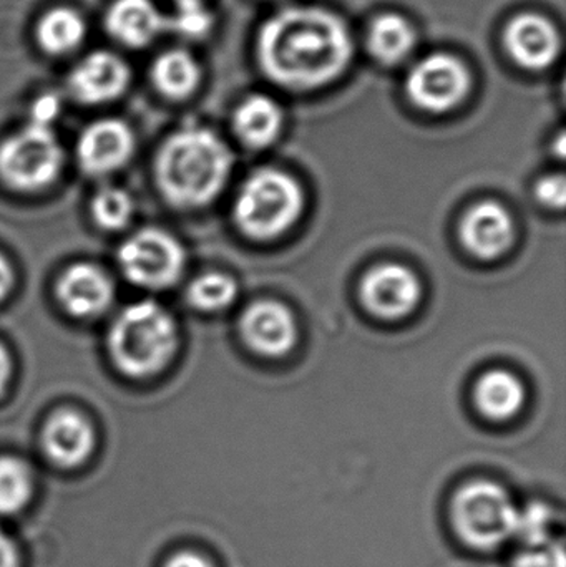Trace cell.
<instances>
[{"mask_svg":"<svg viewBox=\"0 0 566 567\" xmlns=\"http://www.w3.org/2000/svg\"><path fill=\"white\" fill-rule=\"evenodd\" d=\"M537 196L550 208H564L566 185L564 175L547 176L537 186Z\"/></svg>","mask_w":566,"mask_h":567,"instance_id":"obj_29","label":"cell"},{"mask_svg":"<svg viewBox=\"0 0 566 567\" xmlns=\"http://www.w3.org/2000/svg\"><path fill=\"white\" fill-rule=\"evenodd\" d=\"M202 76V66L188 50L163 52L152 66L153 85L166 99H188L198 89Z\"/></svg>","mask_w":566,"mask_h":567,"instance_id":"obj_20","label":"cell"},{"mask_svg":"<svg viewBox=\"0 0 566 567\" xmlns=\"http://www.w3.org/2000/svg\"><path fill=\"white\" fill-rule=\"evenodd\" d=\"M32 493L29 466L16 456H0V515H13L25 508Z\"/></svg>","mask_w":566,"mask_h":567,"instance_id":"obj_23","label":"cell"},{"mask_svg":"<svg viewBox=\"0 0 566 567\" xmlns=\"http://www.w3.org/2000/svg\"><path fill=\"white\" fill-rule=\"evenodd\" d=\"M132 79L128 63L115 53L99 50L90 53L69 75V90L86 105L113 102L126 92Z\"/></svg>","mask_w":566,"mask_h":567,"instance_id":"obj_10","label":"cell"},{"mask_svg":"<svg viewBox=\"0 0 566 567\" xmlns=\"http://www.w3.org/2000/svg\"><path fill=\"white\" fill-rule=\"evenodd\" d=\"M241 330L246 342L265 355H282L298 337L291 310L272 300L253 303L243 316Z\"/></svg>","mask_w":566,"mask_h":567,"instance_id":"obj_13","label":"cell"},{"mask_svg":"<svg viewBox=\"0 0 566 567\" xmlns=\"http://www.w3.org/2000/svg\"><path fill=\"white\" fill-rule=\"evenodd\" d=\"M86 37L85 19L70 7H55L43 13L35 27L40 49L49 55H66L82 45Z\"/></svg>","mask_w":566,"mask_h":567,"instance_id":"obj_21","label":"cell"},{"mask_svg":"<svg viewBox=\"0 0 566 567\" xmlns=\"http://www.w3.org/2000/svg\"><path fill=\"white\" fill-rule=\"evenodd\" d=\"M285 125L281 105L271 96L255 93L246 96L233 115L238 138L251 148H266L276 142Z\"/></svg>","mask_w":566,"mask_h":567,"instance_id":"obj_18","label":"cell"},{"mask_svg":"<svg viewBox=\"0 0 566 567\" xmlns=\"http://www.w3.org/2000/svg\"><path fill=\"white\" fill-rule=\"evenodd\" d=\"M106 32L130 49H143L168 30V17L153 0H115L106 10Z\"/></svg>","mask_w":566,"mask_h":567,"instance_id":"obj_14","label":"cell"},{"mask_svg":"<svg viewBox=\"0 0 566 567\" xmlns=\"http://www.w3.org/2000/svg\"><path fill=\"white\" fill-rule=\"evenodd\" d=\"M474 76L467 63L452 53L438 52L419 60L408 79L405 93L422 112L449 113L471 95Z\"/></svg>","mask_w":566,"mask_h":567,"instance_id":"obj_7","label":"cell"},{"mask_svg":"<svg viewBox=\"0 0 566 567\" xmlns=\"http://www.w3.org/2000/svg\"><path fill=\"white\" fill-rule=\"evenodd\" d=\"M12 269H10L9 262L6 261V258L0 256V300L9 293L10 287H12Z\"/></svg>","mask_w":566,"mask_h":567,"instance_id":"obj_33","label":"cell"},{"mask_svg":"<svg viewBox=\"0 0 566 567\" xmlns=\"http://www.w3.org/2000/svg\"><path fill=\"white\" fill-rule=\"evenodd\" d=\"M125 278L145 289H165L178 281L185 268L182 245L162 229H142L119 251Z\"/></svg>","mask_w":566,"mask_h":567,"instance_id":"obj_8","label":"cell"},{"mask_svg":"<svg viewBox=\"0 0 566 567\" xmlns=\"http://www.w3.org/2000/svg\"><path fill=\"white\" fill-rule=\"evenodd\" d=\"M259 70L275 85L312 92L338 82L354 59V40L342 17L315 6L286 7L268 17L256 37Z\"/></svg>","mask_w":566,"mask_h":567,"instance_id":"obj_1","label":"cell"},{"mask_svg":"<svg viewBox=\"0 0 566 567\" xmlns=\"http://www.w3.org/2000/svg\"><path fill=\"white\" fill-rule=\"evenodd\" d=\"M462 239L478 258H497L511 248L514 239L511 215L497 203L475 206L462 223Z\"/></svg>","mask_w":566,"mask_h":567,"instance_id":"obj_16","label":"cell"},{"mask_svg":"<svg viewBox=\"0 0 566 567\" xmlns=\"http://www.w3.org/2000/svg\"><path fill=\"white\" fill-rule=\"evenodd\" d=\"M59 299L72 316L93 317L109 309L113 284L102 269L75 265L59 281Z\"/></svg>","mask_w":566,"mask_h":567,"instance_id":"obj_17","label":"cell"},{"mask_svg":"<svg viewBox=\"0 0 566 567\" xmlns=\"http://www.w3.org/2000/svg\"><path fill=\"white\" fill-rule=\"evenodd\" d=\"M504 47L515 65L528 72H544L560 59L564 39L550 19L527 12L505 25Z\"/></svg>","mask_w":566,"mask_h":567,"instance_id":"obj_9","label":"cell"},{"mask_svg":"<svg viewBox=\"0 0 566 567\" xmlns=\"http://www.w3.org/2000/svg\"><path fill=\"white\" fill-rule=\"evenodd\" d=\"M60 112V100L59 96L53 93H47V95L39 96L35 105L32 109V123L37 125L50 126L52 120L59 115Z\"/></svg>","mask_w":566,"mask_h":567,"instance_id":"obj_30","label":"cell"},{"mask_svg":"<svg viewBox=\"0 0 566 567\" xmlns=\"http://www.w3.org/2000/svg\"><path fill=\"white\" fill-rule=\"evenodd\" d=\"M95 221L105 229H120L130 221L133 215V199L125 189L106 188L96 193L92 203Z\"/></svg>","mask_w":566,"mask_h":567,"instance_id":"obj_26","label":"cell"},{"mask_svg":"<svg viewBox=\"0 0 566 567\" xmlns=\"http://www.w3.org/2000/svg\"><path fill=\"white\" fill-rule=\"evenodd\" d=\"M175 3V13L168 17V30L186 39H198L208 33L213 16L205 0H176Z\"/></svg>","mask_w":566,"mask_h":567,"instance_id":"obj_27","label":"cell"},{"mask_svg":"<svg viewBox=\"0 0 566 567\" xmlns=\"http://www.w3.org/2000/svg\"><path fill=\"white\" fill-rule=\"evenodd\" d=\"M10 377V357L6 347L0 343V392L6 389Z\"/></svg>","mask_w":566,"mask_h":567,"instance_id":"obj_34","label":"cell"},{"mask_svg":"<svg viewBox=\"0 0 566 567\" xmlns=\"http://www.w3.org/2000/svg\"><path fill=\"white\" fill-rule=\"evenodd\" d=\"M514 567H566L564 546L550 543L538 548H525L515 556Z\"/></svg>","mask_w":566,"mask_h":567,"instance_id":"obj_28","label":"cell"},{"mask_svg":"<svg viewBox=\"0 0 566 567\" xmlns=\"http://www.w3.org/2000/svg\"><path fill=\"white\" fill-rule=\"evenodd\" d=\"M0 567H19V551L3 532H0Z\"/></svg>","mask_w":566,"mask_h":567,"instance_id":"obj_32","label":"cell"},{"mask_svg":"<svg viewBox=\"0 0 566 567\" xmlns=\"http://www.w3.org/2000/svg\"><path fill=\"white\" fill-rule=\"evenodd\" d=\"M116 367L130 377L159 372L178 347L173 317L156 302L143 300L122 310L109 336Z\"/></svg>","mask_w":566,"mask_h":567,"instance_id":"obj_3","label":"cell"},{"mask_svg":"<svg viewBox=\"0 0 566 567\" xmlns=\"http://www.w3.org/2000/svg\"><path fill=\"white\" fill-rule=\"evenodd\" d=\"M366 45L382 65H401L418 47V30L401 13H381L369 25Z\"/></svg>","mask_w":566,"mask_h":567,"instance_id":"obj_19","label":"cell"},{"mask_svg":"<svg viewBox=\"0 0 566 567\" xmlns=\"http://www.w3.org/2000/svg\"><path fill=\"white\" fill-rule=\"evenodd\" d=\"M233 155L212 130L188 126L166 140L156 158L163 195L178 208L213 202L228 182Z\"/></svg>","mask_w":566,"mask_h":567,"instance_id":"obj_2","label":"cell"},{"mask_svg":"<svg viewBox=\"0 0 566 567\" xmlns=\"http://www.w3.org/2000/svg\"><path fill=\"white\" fill-rule=\"evenodd\" d=\"M95 446L92 425L80 413L63 410L47 423L43 449L56 465L73 468L85 462Z\"/></svg>","mask_w":566,"mask_h":567,"instance_id":"obj_15","label":"cell"},{"mask_svg":"<svg viewBox=\"0 0 566 567\" xmlns=\"http://www.w3.org/2000/svg\"><path fill=\"white\" fill-rule=\"evenodd\" d=\"M518 509L497 483L465 485L452 503V522L462 542L477 551H494L514 538Z\"/></svg>","mask_w":566,"mask_h":567,"instance_id":"obj_5","label":"cell"},{"mask_svg":"<svg viewBox=\"0 0 566 567\" xmlns=\"http://www.w3.org/2000/svg\"><path fill=\"white\" fill-rule=\"evenodd\" d=\"M555 515L544 503H532L518 509L514 538L521 539L525 548L550 545L554 538Z\"/></svg>","mask_w":566,"mask_h":567,"instance_id":"obj_24","label":"cell"},{"mask_svg":"<svg viewBox=\"0 0 566 567\" xmlns=\"http://www.w3.org/2000/svg\"><path fill=\"white\" fill-rule=\"evenodd\" d=\"M366 306L384 319L408 316L421 299V284L411 269L401 265H384L372 269L362 282Z\"/></svg>","mask_w":566,"mask_h":567,"instance_id":"obj_12","label":"cell"},{"mask_svg":"<svg viewBox=\"0 0 566 567\" xmlns=\"http://www.w3.org/2000/svg\"><path fill=\"white\" fill-rule=\"evenodd\" d=\"M135 152V135L126 123L99 120L83 130L76 145L80 166L89 175H109L122 168Z\"/></svg>","mask_w":566,"mask_h":567,"instance_id":"obj_11","label":"cell"},{"mask_svg":"<svg viewBox=\"0 0 566 567\" xmlns=\"http://www.w3.org/2000/svg\"><path fill=\"white\" fill-rule=\"evenodd\" d=\"M236 282L229 276L212 275L199 276L188 287V299L193 306L202 310H222L228 307L236 297Z\"/></svg>","mask_w":566,"mask_h":567,"instance_id":"obj_25","label":"cell"},{"mask_svg":"<svg viewBox=\"0 0 566 567\" xmlns=\"http://www.w3.org/2000/svg\"><path fill=\"white\" fill-rule=\"evenodd\" d=\"M301 209V188L291 176L278 169H259L239 193L236 221L251 238L269 239L291 228Z\"/></svg>","mask_w":566,"mask_h":567,"instance_id":"obj_4","label":"cell"},{"mask_svg":"<svg viewBox=\"0 0 566 567\" xmlns=\"http://www.w3.org/2000/svg\"><path fill=\"white\" fill-rule=\"evenodd\" d=\"M62 146L50 126L30 122L0 145V176L22 192L49 186L62 168Z\"/></svg>","mask_w":566,"mask_h":567,"instance_id":"obj_6","label":"cell"},{"mask_svg":"<svg viewBox=\"0 0 566 567\" xmlns=\"http://www.w3.org/2000/svg\"><path fill=\"white\" fill-rule=\"evenodd\" d=\"M165 567H215L205 556L193 551L176 553L168 559Z\"/></svg>","mask_w":566,"mask_h":567,"instance_id":"obj_31","label":"cell"},{"mask_svg":"<svg viewBox=\"0 0 566 567\" xmlns=\"http://www.w3.org/2000/svg\"><path fill=\"white\" fill-rule=\"evenodd\" d=\"M475 400L484 415L505 420L522 409L525 390L517 377L505 370H492L477 383Z\"/></svg>","mask_w":566,"mask_h":567,"instance_id":"obj_22","label":"cell"},{"mask_svg":"<svg viewBox=\"0 0 566 567\" xmlns=\"http://www.w3.org/2000/svg\"><path fill=\"white\" fill-rule=\"evenodd\" d=\"M175 2H176V0H175Z\"/></svg>","mask_w":566,"mask_h":567,"instance_id":"obj_35","label":"cell"}]
</instances>
